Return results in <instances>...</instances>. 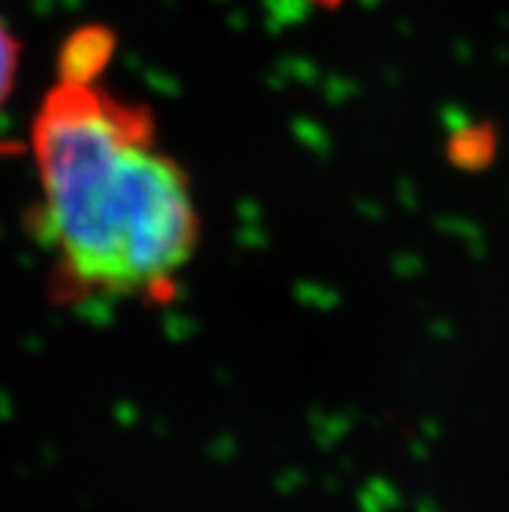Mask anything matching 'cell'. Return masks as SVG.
Returning a JSON list of instances; mask_svg holds the SVG:
<instances>
[{"instance_id":"cell-2","label":"cell","mask_w":509,"mask_h":512,"mask_svg":"<svg viewBox=\"0 0 509 512\" xmlns=\"http://www.w3.org/2000/svg\"><path fill=\"white\" fill-rule=\"evenodd\" d=\"M19 71V39L0 21V107L8 99Z\"/></svg>"},{"instance_id":"cell-1","label":"cell","mask_w":509,"mask_h":512,"mask_svg":"<svg viewBox=\"0 0 509 512\" xmlns=\"http://www.w3.org/2000/svg\"><path fill=\"white\" fill-rule=\"evenodd\" d=\"M104 55L102 32H78L34 117L39 232L68 294L154 299L198 250V206L149 110L99 84Z\"/></svg>"}]
</instances>
